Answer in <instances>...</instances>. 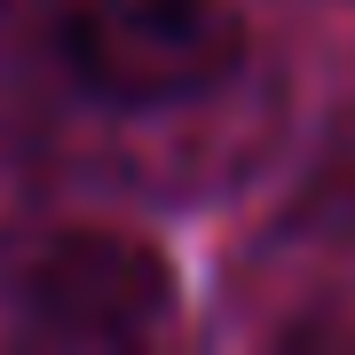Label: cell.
Listing matches in <instances>:
<instances>
[{
  "mask_svg": "<svg viewBox=\"0 0 355 355\" xmlns=\"http://www.w3.org/2000/svg\"><path fill=\"white\" fill-rule=\"evenodd\" d=\"M245 55L229 0H64V64L111 111L214 95Z\"/></svg>",
  "mask_w": 355,
  "mask_h": 355,
  "instance_id": "6da1fadb",
  "label": "cell"
},
{
  "mask_svg": "<svg viewBox=\"0 0 355 355\" xmlns=\"http://www.w3.org/2000/svg\"><path fill=\"white\" fill-rule=\"evenodd\" d=\"M166 300L158 253L111 229H64L16 268V324L32 340H142Z\"/></svg>",
  "mask_w": 355,
  "mask_h": 355,
  "instance_id": "7a4b0ae2",
  "label": "cell"
}]
</instances>
